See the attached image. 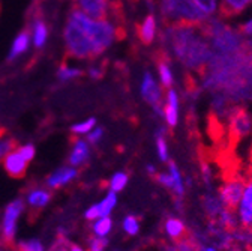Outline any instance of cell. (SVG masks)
Wrapping results in <instances>:
<instances>
[{
  "label": "cell",
  "mask_w": 252,
  "mask_h": 251,
  "mask_svg": "<svg viewBox=\"0 0 252 251\" xmlns=\"http://www.w3.org/2000/svg\"><path fill=\"white\" fill-rule=\"evenodd\" d=\"M119 24L111 18L96 20L80 9H72L62 30V41L68 57L92 60L108 51L119 39Z\"/></svg>",
  "instance_id": "1"
},
{
  "label": "cell",
  "mask_w": 252,
  "mask_h": 251,
  "mask_svg": "<svg viewBox=\"0 0 252 251\" xmlns=\"http://www.w3.org/2000/svg\"><path fill=\"white\" fill-rule=\"evenodd\" d=\"M162 36L167 48L188 70H203L215 54L203 32V24L171 23Z\"/></svg>",
  "instance_id": "2"
},
{
  "label": "cell",
  "mask_w": 252,
  "mask_h": 251,
  "mask_svg": "<svg viewBox=\"0 0 252 251\" xmlns=\"http://www.w3.org/2000/svg\"><path fill=\"white\" fill-rule=\"evenodd\" d=\"M203 32L210 47L220 54H234L245 50L242 34L228 27L220 20H206L203 23Z\"/></svg>",
  "instance_id": "3"
},
{
  "label": "cell",
  "mask_w": 252,
  "mask_h": 251,
  "mask_svg": "<svg viewBox=\"0 0 252 251\" xmlns=\"http://www.w3.org/2000/svg\"><path fill=\"white\" fill-rule=\"evenodd\" d=\"M161 15L171 23H185L201 26L209 17H206L194 0H161Z\"/></svg>",
  "instance_id": "4"
},
{
  "label": "cell",
  "mask_w": 252,
  "mask_h": 251,
  "mask_svg": "<svg viewBox=\"0 0 252 251\" xmlns=\"http://www.w3.org/2000/svg\"><path fill=\"white\" fill-rule=\"evenodd\" d=\"M26 202L21 197L12 199L2 212L0 219V238L6 245H12L15 242V236L18 232V223L26 211Z\"/></svg>",
  "instance_id": "5"
},
{
  "label": "cell",
  "mask_w": 252,
  "mask_h": 251,
  "mask_svg": "<svg viewBox=\"0 0 252 251\" xmlns=\"http://www.w3.org/2000/svg\"><path fill=\"white\" fill-rule=\"evenodd\" d=\"M245 180H246L245 178H242L240 175H236V176L228 178L222 185H220L218 197L225 209L236 212V208L240 202L243 188H245Z\"/></svg>",
  "instance_id": "6"
},
{
  "label": "cell",
  "mask_w": 252,
  "mask_h": 251,
  "mask_svg": "<svg viewBox=\"0 0 252 251\" xmlns=\"http://www.w3.org/2000/svg\"><path fill=\"white\" fill-rule=\"evenodd\" d=\"M228 133L236 142L252 133V117L242 107H233L228 111Z\"/></svg>",
  "instance_id": "7"
},
{
  "label": "cell",
  "mask_w": 252,
  "mask_h": 251,
  "mask_svg": "<svg viewBox=\"0 0 252 251\" xmlns=\"http://www.w3.org/2000/svg\"><path fill=\"white\" fill-rule=\"evenodd\" d=\"M236 216L239 229L252 232V175H249L245 180L243 193L236 208Z\"/></svg>",
  "instance_id": "8"
},
{
  "label": "cell",
  "mask_w": 252,
  "mask_h": 251,
  "mask_svg": "<svg viewBox=\"0 0 252 251\" xmlns=\"http://www.w3.org/2000/svg\"><path fill=\"white\" fill-rule=\"evenodd\" d=\"M77 178H78V169L77 167H72L69 164L60 166L47 176L45 185H47V188H50L51 191H54V190H60V188H65V186L71 185Z\"/></svg>",
  "instance_id": "9"
},
{
  "label": "cell",
  "mask_w": 252,
  "mask_h": 251,
  "mask_svg": "<svg viewBox=\"0 0 252 251\" xmlns=\"http://www.w3.org/2000/svg\"><path fill=\"white\" fill-rule=\"evenodd\" d=\"M75 8L84 12L86 15L102 20L108 18L111 14V3L110 0H74Z\"/></svg>",
  "instance_id": "10"
},
{
  "label": "cell",
  "mask_w": 252,
  "mask_h": 251,
  "mask_svg": "<svg viewBox=\"0 0 252 251\" xmlns=\"http://www.w3.org/2000/svg\"><path fill=\"white\" fill-rule=\"evenodd\" d=\"M92 155V146L90 143L86 140V137H77L72 142L69 155H68V164L72 167H83L89 163Z\"/></svg>",
  "instance_id": "11"
},
{
  "label": "cell",
  "mask_w": 252,
  "mask_h": 251,
  "mask_svg": "<svg viewBox=\"0 0 252 251\" xmlns=\"http://www.w3.org/2000/svg\"><path fill=\"white\" fill-rule=\"evenodd\" d=\"M2 167L11 178L20 179L26 175L27 167H29V161L20 153V150L17 147H14L2 160Z\"/></svg>",
  "instance_id": "12"
},
{
  "label": "cell",
  "mask_w": 252,
  "mask_h": 251,
  "mask_svg": "<svg viewBox=\"0 0 252 251\" xmlns=\"http://www.w3.org/2000/svg\"><path fill=\"white\" fill-rule=\"evenodd\" d=\"M140 93H141V98L150 104V106H158L161 104L162 100V90L161 86L156 83L155 77L146 71L141 77V83H140Z\"/></svg>",
  "instance_id": "13"
},
{
  "label": "cell",
  "mask_w": 252,
  "mask_h": 251,
  "mask_svg": "<svg viewBox=\"0 0 252 251\" xmlns=\"http://www.w3.org/2000/svg\"><path fill=\"white\" fill-rule=\"evenodd\" d=\"M29 34L32 38V45L36 50H42L50 39V26L42 17L35 15L30 21Z\"/></svg>",
  "instance_id": "14"
},
{
  "label": "cell",
  "mask_w": 252,
  "mask_h": 251,
  "mask_svg": "<svg viewBox=\"0 0 252 251\" xmlns=\"http://www.w3.org/2000/svg\"><path fill=\"white\" fill-rule=\"evenodd\" d=\"M51 190L50 188H44V186H32L26 191V206L30 208L32 211H41L44 208H47L51 202Z\"/></svg>",
  "instance_id": "15"
},
{
  "label": "cell",
  "mask_w": 252,
  "mask_h": 251,
  "mask_svg": "<svg viewBox=\"0 0 252 251\" xmlns=\"http://www.w3.org/2000/svg\"><path fill=\"white\" fill-rule=\"evenodd\" d=\"M179 108H180V101L179 95L174 89H168L165 95V104H164V119L168 127L174 128L179 122Z\"/></svg>",
  "instance_id": "16"
},
{
  "label": "cell",
  "mask_w": 252,
  "mask_h": 251,
  "mask_svg": "<svg viewBox=\"0 0 252 251\" xmlns=\"http://www.w3.org/2000/svg\"><path fill=\"white\" fill-rule=\"evenodd\" d=\"M32 47L33 45H32V38H30L29 30H21L11 42V47L8 51V60H17L18 57L27 54Z\"/></svg>",
  "instance_id": "17"
},
{
  "label": "cell",
  "mask_w": 252,
  "mask_h": 251,
  "mask_svg": "<svg viewBox=\"0 0 252 251\" xmlns=\"http://www.w3.org/2000/svg\"><path fill=\"white\" fill-rule=\"evenodd\" d=\"M162 230H164V235L173 242H177L186 238V232H188L185 221L179 216H168L164 221Z\"/></svg>",
  "instance_id": "18"
},
{
  "label": "cell",
  "mask_w": 252,
  "mask_h": 251,
  "mask_svg": "<svg viewBox=\"0 0 252 251\" xmlns=\"http://www.w3.org/2000/svg\"><path fill=\"white\" fill-rule=\"evenodd\" d=\"M156 34H158L156 18L153 15H147L138 27V36L143 44H152L156 38Z\"/></svg>",
  "instance_id": "19"
},
{
  "label": "cell",
  "mask_w": 252,
  "mask_h": 251,
  "mask_svg": "<svg viewBox=\"0 0 252 251\" xmlns=\"http://www.w3.org/2000/svg\"><path fill=\"white\" fill-rule=\"evenodd\" d=\"M251 5L252 0H222L219 5V9L224 17H233L245 12Z\"/></svg>",
  "instance_id": "20"
},
{
  "label": "cell",
  "mask_w": 252,
  "mask_h": 251,
  "mask_svg": "<svg viewBox=\"0 0 252 251\" xmlns=\"http://www.w3.org/2000/svg\"><path fill=\"white\" fill-rule=\"evenodd\" d=\"M168 173L173 178V190L171 191L176 196L177 203H182V199L185 196V180H183L182 172H180V169L177 167L176 163L168 161Z\"/></svg>",
  "instance_id": "21"
},
{
  "label": "cell",
  "mask_w": 252,
  "mask_h": 251,
  "mask_svg": "<svg viewBox=\"0 0 252 251\" xmlns=\"http://www.w3.org/2000/svg\"><path fill=\"white\" fill-rule=\"evenodd\" d=\"M86 71L75 64H63L57 70V80L62 83H71L78 80Z\"/></svg>",
  "instance_id": "22"
},
{
  "label": "cell",
  "mask_w": 252,
  "mask_h": 251,
  "mask_svg": "<svg viewBox=\"0 0 252 251\" xmlns=\"http://www.w3.org/2000/svg\"><path fill=\"white\" fill-rule=\"evenodd\" d=\"M113 229H114V221H113L111 215L94 219V221H92V226H90L92 235L98 236V238H108L111 235Z\"/></svg>",
  "instance_id": "23"
},
{
  "label": "cell",
  "mask_w": 252,
  "mask_h": 251,
  "mask_svg": "<svg viewBox=\"0 0 252 251\" xmlns=\"http://www.w3.org/2000/svg\"><path fill=\"white\" fill-rule=\"evenodd\" d=\"M117 193H113V191H108L98 203H96V208H98V214H99V218L101 216H108L113 214V211L116 209L117 206Z\"/></svg>",
  "instance_id": "24"
},
{
  "label": "cell",
  "mask_w": 252,
  "mask_h": 251,
  "mask_svg": "<svg viewBox=\"0 0 252 251\" xmlns=\"http://www.w3.org/2000/svg\"><path fill=\"white\" fill-rule=\"evenodd\" d=\"M167 133L165 128H159L158 133L155 134V142H156V153L159 156V160L162 163L170 161V152H168V143H167Z\"/></svg>",
  "instance_id": "25"
},
{
  "label": "cell",
  "mask_w": 252,
  "mask_h": 251,
  "mask_svg": "<svg viewBox=\"0 0 252 251\" xmlns=\"http://www.w3.org/2000/svg\"><path fill=\"white\" fill-rule=\"evenodd\" d=\"M15 251H47L45 244L39 238H26L14 242Z\"/></svg>",
  "instance_id": "26"
},
{
  "label": "cell",
  "mask_w": 252,
  "mask_h": 251,
  "mask_svg": "<svg viewBox=\"0 0 252 251\" xmlns=\"http://www.w3.org/2000/svg\"><path fill=\"white\" fill-rule=\"evenodd\" d=\"M129 182V175L126 172H116L108 179V191L122 193Z\"/></svg>",
  "instance_id": "27"
},
{
  "label": "cell",
  "mask_w": 252,
  "mask_h": 251,
  "mask_svg": "<svg viewBox=\"0 0 252 251\" xmlns=\"http://www.w3.org/2000/svg\"><path fill=\"white\" fill-rule=\"evenodd\" d=\"M158 72H159V80H161V84L164 87H171L173 83H174V74H173V70L168 64L167 59H162L158 62Z\"/></svg>",
  "instance_id": "28"
},
{
  "label": "cell",
  "mask_w": 252,
  "mask_h": 251,
  "mask_svg": "<svg viewBox=\"0 0 252 251\" xmlns=\"http://www.w3.org/2000/svg\"><path fill=\"white\" fill-rule=\"evenodd\" d=\"M96 119L94 117H89L80 122H75L72 127H71V133L77 137H86L94 127H96Z\"/></svg>",
  "instance_id": "29"
},
{
  "label": "cell",
  "mask_w": 252,
  "mask_h": 251,
  "mask_svg": "<svg viewBox=\"0 0 252 251\" xmlns=\"http://www.w3.org/2000/svg\"><path fill=\"white\" fill-rule=\"evenodd\" d=\"M140 229H141V226H140V219H138L135 215L129 214V215H126V216L122 219V230H123L126 235H128V236H131V238L137 236V235L140 233Z\"/></svg>",
  "instance_id": "30"
},
{
  "label": "cell",
  "mask_w": 252,
  "mask_h": 251,
  "mask_svg": "<svg viewBox=\"0 0 252 251\" xmlns=\"http://www.w3.org/2000/svg\"><path fill=\"white\" fill-rule=\"evenodd\" d=\"M194 3L206 17H212L219 9V0H194Z\"/></svg>",
  "instance_id": "31"
},
{
  "label": "cell",
  "mask_w": 252,
  "mask_h": 251,
  "mask_svg": "<svg viewBox=\"0 0 252 251\" xmlns=\"http://www.w3.org/2000/svg\"><path fill=\"white\" fill-rule=\"evenodd\" d=\"M108 248V238L92 236L87 242V251H105Z\"/></svg>",
  "instance_id": "32"
},
{
  "label": "cell",
  "mask_w": 252,
  "mask_h": 251,
  "mask_svg": "<svg viewBox=\"0 0 252 251\" xmlns=\"http://www.w3.org/2000/svg\"><path fill=\"white\" fill-rule=\"evenodd\" d=\"M71 241L68 236H57L56 241L48 247L47 251H69L71 250Z\"/></svg>",
  "instance_id": "33"
},
{
  "label": "cell",
  "mask_w": 252,
  "mask_h": 251,
  "mask_svg": "<svg viewBox=\"0 0 252 251\" xmlns=\"http://www.w3.org/2000/svg\"><path fill=\"white\" fill-rule=\"evenodd\" d=\"M104 134H105V131H104V128L102 127H94L87 136H86V140L90 143V146H96V144H99L101 143V140L104 139Z\"/></svg>",
  "instance_id": "34"
},
{
  "label": "cell",
  "mask_w": 252,
  "mask_h": 251,
  "mask_svg": "<svg viewBox=\"0 0 252 251\" xmlns=\"http://www.w3.org/2000/svg\"><path fill=\"white\" fill-rule=\"evenodd\" d=\"M17 149L20 150V153L24 156V158L29 161V163H32L35 160V156H36V147L32 144V143H24V144H20V146H17Z\"/></svg>",
  "instance_id": "35"
},
{
  "label": "cell",
  "mask_w": 252,
  "mask_h": 251,
  "mask_svg": "<svg viewBox=\"0 0 252 251\" xmlns=\"http://www.w3.org/2000/svg\"><path fill=\"white\" fill-rule=\"evenodd\" d=\"M14 149V140L9 137H0V163Z\"/></svg>",
  "instance_id": "36"
},
{
  "label": "cell",
  "mask_w": 252,
  "mask_h": 251,
  "mask_svg": "<svg viewBox=\"0 0 252 251\" xmlns=\"http://www.w3.org/2000/svg\"><path fill=\"white\" fill-rule=\"evenodd\" d=\"M86 74H87V75H89L92 80H96V78H101V75H102V71H101V68H99V67H96V65H92V67H89V68H87Z\"/></svg>",
  "instance_id": "37"
},
{
  "label": "cell",
  "mask_w": 252,
  "mask_h": 251,
  "mask_svg": "<svg viewBox=\"0 0 252 251\" xmlns=\"http://www.w3.org/2000/svg\"><path fill=\"white\" fill-rule=\"evenodd\" d=\"M240 32L246 36H252V18H249L240 29Z\"/></svg>",
  "instance_id": "38"
},
{
  "label": "cell",
  "mask_w": 252,
  "mask_h": 251,
  "mask_svg": "<svg viewBox=\"0 0 252 251\" xmlns=\"http://www.w3.org/2000/svg\"><path fill=\"white\" fill-rule=\"evenodd\" d=\"M146 170H147V173H149L150 176H153V178H155L156 173H158V170H156V167H155L153 164H147V166H146Z\"/></svg>",
  "instance_id": "39"
},
{
  "label": "cell",
  "mask_w": 252,
  "mask_h": 251,
  "mask_svg": "<svg viewBox=\"0 0 252 251\" xmlns=\"http://www.w3.org/2000/svg\"><path fill=\"white\" fill-rule=\"evenodd\" d=\"M198 251H218V248L212 245H203V247H198Z\"/></svg>",
  "instance_id": "40"
},
{
  "label": "cell",
  "mask_w": 252,
  "mask_h": 251,
  "mask_svg": "<svg viewBox=\"0 0 252 251\" xmlns=\"http://www.w3.org/2000/svg\"><path fill=\"white\" fill-rule=\"evenodd\" d=\"M69 251H87L86 248H83L81 245H77V244H72L71 245V250Z\"/></svg>",
  "instance_id": "41"
},
{
  "label": "cell",
  "mask_w": 252,
  "mask_h": 251,
  "mask_svg": "<svg viewBox=\"0 0 252 251\" xmlns=\"http://www.w3.org/2000/svg\"><path fill=\"white\" fill-rule=\"evenodd\" d=\"M8 247H9V245H6V244H2V245H0V251H11ZM14 251H15V250H14Z\"/></svg>",
  "instance_id": "42"
},
{
  "label": "cell",
  "mask_w": 252,
  "mask_h": 251,
  "mask_svg": "<svg viewBox=\"0 0 252 251\" xmlns=\"http://www.w3.org/2000/svg\"><path fill=\"white\" fill-rule=\"evenodd\" d=\"M249 175H252V155H251V172H249Z\"/></svg>",
  "instance_id": "43"
},
{
  "label": "cell",
  "mask_w": 252,
  "mask_h": 251,
  "mask_svg": "<svg viewBox=\"0 0 252 251\" xmlns=\"http://www.w3.org/2000/svg\"><path fill=\"white\" fill-rule=\"evenodd\" d=\"M246 251H252V247H249V248H248Z\"/></svg>",
  "instance_id": "44"
}]
</instances>
